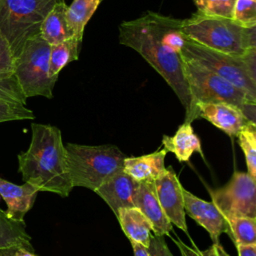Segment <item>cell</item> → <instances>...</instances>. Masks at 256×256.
<instances>
[{"instance_id": "obj_1", "label": "cell", "mask_w": 256, "mask_h": 256, "mask_svg": "<svg viewBox=\"0 0 256 256\" xmlns=\"http://www.w3.org/2000/svg\"><path fill=\"white\" fill-rule=\"evenodd\" d=\"M182 20L154 12L123 22L119 27V42L138 52L172 88L185 108L191 110V94L184 73L181 49L185 35Z\"/></svg>"}, {"instance_id": "obj_2", "label": "cell", "mask_w": 256, "mask_h": 256, "mask_svg": "<svg viewBox=\"0 0 256 256\" xmlns=\"http://www.w3.org/2000/svg\"><path fill=\"white\" fill-rule=\"evenodd\" d=\"M32 138L26 152L18 155L19 172L39 192L67 197L73 189L61 131L51 125H31Z\"/></svg>"}, {"instance_id": "obj_3", "label": "cell", "mask_w": 256, "mask_h": 256, "mask_svg": "<svg viewBox=\"0 0 256 256\" xmlns=\"http://www.w3.org/2000/svg\"><path fill=\"white\" fill-rule=\"evenodd\" d=\"M185 37L212 50L241 56L256 49V27H246L232 18L200 13L182 20Z\"/></svg>"}, {"instance_id": "obj_4", "label": "cell", "mask_w": 256, "mask_h": 256, "mask_svg": "<svg viewBox=\"0 0 256 256\" xmlns=\"http://www.w3.org/2000/svg\"><path fill=\"white\" fill-rule=\"evenodd\" d=\"M183 62L184 73L191 94V110L184 122L192 124L197 119L195 107L198 103L221 102L238 107L250 122L256 123L255 100L212 71L184 59Z\"/></svg>"}, {"instance_id": "obj_5", "label": "cell", "mask_w": 256, "mask_h": 256, "mask_svg": "<svg viewBox=\"0 0 256 256\" xmlns=\"http://www.w3.org/2000/svg\"><path fill=\"white\" fill-rule=\"evenodd\" d=\"M67 166L74 187L95 191L108 178L123 170L124 153L114 145L87 146L68 143Z\"/></svg>"}, {"instance_id": "obj_6", "label": "cell", "mask_w": 256, "mask_h": 256, "mask_svg": "<svg viewBox=\"0 0 256 256\" xmlns=\"http://www.w3.org/2000/svg\"><path fill=\"white\" fill-rule=\"evenodd\" d=\"M181 56L229 81L256 101V49L241 56L230 55L185 37Z\"/></svg>"}, {"instance_id": "obj_7", "label": "cell", "mask_w": 256, "mask_h": 256, "mask_svg": "<svg viewBox=\"0 0 256 256\" xmlns=\"http://www.w3.org/2000/svg\"><path fill=\"white\" fill-rule=\"evenodd\" d=\"M60 0H0V33L15 59L25 43L40 34L43 21Z\"/></svg>"}, {"instance_id": "obj_8", "label": "cell", "mask_w": 256, "mask_h": 256, "mask_svg": "<svg viewBox=\"0 0 256 256\" xmlns=\"http://www.w3.org/2000/svg\"><path fill=\"white\" fill-rule=\"evenodd\" d=\"M51 45L38 34L29 39L16 58L14 75L26 98L43 96L53 98L58 77L49 74Z\"/></svg>"}, {"instance_id": "obj_9", "label": "cell", "mask_w": 256, "mask_h": 256, "mask_svg": "<svg viewBox=\"0 0 256 256\" xmlns=\"http://www.w3.org/2000/svg\"><path fill=\"white\" fill-rule=\"evenodd\" d=\"M256 179L236 171L223 187L210 190L212 203L226 219L250 217L256 219Z\"/></svg>"}, {"instance_id": "obj_10", "label": "cell", "mask_w": 256, "mask_h": 256, "mask_svg": "<svg viewBox=\"0 0 256 256\" xmlns=\"http://www.w3.org/2000/svg\"><path fill=\"white\" fill-rule=\"evenodd\" d=\"M154 185L160 205L171 224L188 235L182 193L183 186L172 167L166 168L154 180Z\"/></svg>"}, {"instance_id": "obj_11", "label": "cell", "mask_w": 256, "mask_h": 256, "mask_svg": "<svg viewBox=\"0 0 256 256\" xmlns=\"http://www.w3.org/2000/svg\"><path fill=\"white\" fill-rule=\"evenodd\" d=\"M182 193L185 213L209 233L214 243H218L220 235L225 233L226 229L223 215L212 202L198 198L185 188L182 189Z\"/></svg>"}, {"instance_id": "obj_12", "label": "cell", "mask_w": 256, "mask_h": 256, "mask_svg": "<svg viewBox=\"0 0 256 256\" xmlns=\"http://www.w3.org/2000/svg\"><path fill=\"white\" fill-rule=\"evenodd\" d=\"M138 186L139 182L122 170L108 178L94 192L117 216L119 209L135 207L134 201Z\"/></svg>"}, {"instance_id": "obj_13", "label": "cell", "mask_w": 256, "mask_h": 256, "mask_svg": "<svg viewBox=\"0 0 256 256\" xmlns=\"http://www.w3.org/2000/svg\"><path fill=\"white\" fill-rule=\"evenodd\" d=\"M195 109L197 119L207 120L231 138H235L240 129L249 122L238 107L228 103H198Z\"/></svg>"}, {"instance_id": "obj_14", "label": "cell", "mask_w": 256, "mask_h": 256, "mask_svg": "<svg viewBox=\"0 0 256 256\" xmlns=\"http://www.w3.org/2000/svg\"><path fill=\"white\" fill-rule=\"evenodd\" d=\"M134 204L152 223L154 235L169 236L172 231V224L160 205L154 181L139 182Z\"/></svg>"}, {"instance_id": "obj_15", "label": "cell", "mask_w": 256, "mask_h": 256, "mask_svg": "<svg viewBox=\"0 0 256 256\" xmlns=\"http://www.w3.org/2000/svg\"><path fill=\"white\" fill-rule=\"evenodd\" d=\"M38 190L29 183L16 185L0 178V196L7 204L6 214L9 218L24 221V217L33 207Z\"/></svg>"}, {"instance_id": "obj_16", "label": "cell", "mask_w": 256, "mask_h": 256, "mask_svg": "<svg viewBox=\"0 0 256 256\" xmlns=\"http://www.w3.org/2000/svg\"><path fill=\"white\" fill-rule=\"evenodd\" d=\"M167 153L163 148L138 157H126L123 170L138 182L154 181L166 169L165 157Z\"/></svg>"}, {"instance_id": "obj_17", "label": "cell", "mask_w": 256, "mask_h": 256, "mask_svg": "<svg viewBox=\"0 0 256 256\" xmlns=\"http://www.w3.org/2000/svg\"><path fill=\"white\" fill-rule=\"evenodd\" d=\"M116 217L131 243H138L148 248L152 237L153 226L140 209L137 207L121 208Z\"/></svg>"}, {"instance_id": "obj_18", "label": "cell", "mask_w": 256, "mask_h": 256, "mask_svg": "<svg viewBox=\"0 0 256 256\" xmlns=\"http://www.w3.org/2000/svg\"><path fill=\"white\" fill-rule=\"evenodd\" d=\"M162 144L167 152L173 153L179 162H189L195 152L203 156L200 138L195 134L191 123L184 122L175 135L163 136Z\"/></svg>"}, {"instance_id": "obj_19", "label": "cell", "mask_w": 256, "mask_h": 256, "mask_svg": "<svg viewBox=\"0 0 256 256\" xmlns=\"http://www.w3.org/2000/svg\"><path fill=\"white\" fill-rule=\"evenodd\" d=\"M66 7L64 0H60L41 25L40 35L50 45H55L74 37L66 20Z\"/></svg>"}, {"instance_id": "obj_20", "label": "cell", "mask_w": 256, "mask_h": 256, "mask_svg": "<svg viewBox=\"0 0 256 256\" xmlns=\"http://www.w3.org/2000/svg\"><path fill=\"white\" fill-rule=\"evenodd\" d=\"M17 247L34 252L24 221L11 219L0 209V248Z\"/></svg>"}, {"instance_id": "obj_21", "label": "cell", "mask_w": 256, "mask_h": 256, "mask_svg": "<svg viewBox=\"0 0 256 256\" xmlns=\"http://www.w3.org/2000/svg\"><path fill=\"white\" fill-rule=\"evenodd\" d=\"M101 0H73L66 7V20L73 36L82 42L84 29L97 10Z\"/></svg>"}, {"instance_id": "obj_22", "label": "cell", "mask_w": 256, "mask_h": 256, "mask_svg": "<svg viewBox=\"0 0 256 256\" xmlns=\"http://www.w3.org/2000/svg\"><path fill=\"white\" fill-rule=\"evenodd\" d=\"M81 41L72 37L63 42L51 45L49 57V74L58 77L60 71L69 63L78 60Z\"/></svg>"}, {"instance_id": "obj_23", "label": "cell", "mask_w": 256, "mask_h": 256, "mask_svg": "<svg viewBox=\"0 0 256 256\" xmlns=\"http://www.w3.org/2000/svg\"><path fill=\"white\" fill-rule=\"evenodd\" d=\"M225 233L235 246L256 244V219L250 217H231L226 219Z\"/></svg>"}, {"instance_id": "obj_24", "label": "cell", "mask_w": 256, "mask_h": 256, "mask_svg": "<svg viewBox=\"0 0 256 256\" xmlns=\"http://www.w3.org/2000/svg\"><path fill=\"white\" fill-rule=\"evenodd\" d=\"M236 137L245 156L248 174L256 179V123L247 122Z\"/></svg>"}, {"instance_id": "obj_25", "label": "cell", "mask_w": 256, "mask_h": 256, "mask_svg": "<svg viewBox=\"0 0 256 256\" xmlns=\"http://www.w3.org/2000/svg\"><path fill=\"white\" fill-rule=\"evenodd\" d=\"M198 13L206 16L232 18L235 0H193Z\"/></svg>"}, {"instance_id": "obj_26", "label": "cell", "mask_w": 256, "mask_h": 256, "mask_svg": "<svg viewBox=\"0 0 256 256\" xmlns=\"http://www.w3.org/2000/svg\"><path fill=\"white\" fill-rule=\"evenodd\" d=\"M0 99L26 105L27 98L14 74H0Z\"/></svg>"}, {"instance_id": "obj_27", "label": "cell", "mask_w": 256, "mask_h": 256, "mask_svg": "<svg viewBox=\"0 0 256 256\" xmlns=\"http://www.w3.org/2000/svg\"><path fill=\"white\" fill-rule=\"evenodd\" d=\"M34 113L26 105L0 99V123L15 120L34 119Z\"/></svg>"}, {"instance_id": "obj_28", "label": "cell", "mask_w": 256, "mask_h": 256, "mask_svg": "<svg viewBox=\"0 0 256 256\" xmlns=\"http://www.w3.org/2000/svg\"><path fill=\"white\" fill-rule=\"evenodd\" d=\"M232 19L246 27H256V1L235 0Z\"/></svg>"}, {"instance_id": "obj_29", "label": "cell", "mask_w": 256, "mask_h": 256, "mask_svg": "<svg viewBox=\"0 0 256 256\" xmlns=\"http://www.w3.org/2000/svg\"><path fill=\"white\" fill-rule=\"evenodd\" d=\"M15 62L16 59L7 40L0 33V74H14Z\"/></svg>"}, {"instance_id": "obj_30", "label": "cell", "mask_w": 256, "mask_h": 256, "mask_svg": "<svg viewBox=\"0 0 256 256\" xmlns=\"http://www.w3.org/2000/svg\"><path fill=\"white\" fill-rule=\"evenodd\" d=\"M147 249L149 256H173L165 242L164 236L152 235Z\"/></svg>"}, {"instance_id": "obj_31", "label": "cell", "mask_w": 256, "mask_h": 256, "mask_svg": "<svg viewBox=\"0 0 256 256\" xmlns=\"http://www.w3.org/2000/svg\"><path fill=\"white\" fill-rule=\"evenodd\" d=\"M173 241L177 244L179 250H180V253H181V256H203L201 254V250H199L196 246H194L193 248L184 244L181 240H175L173 239Z\"/></svg>"}, {"instance_id": "obj_32", "label": "cell", "mask_w": 256, "mask_h": 256, "mask_svg": "<svg viewBox=\"0 0 256 256\" xmlns=\"http://www.w3.org/2000/svg\"><path fill=\"white\" fill-rule=\"evenodd\" d=\"M238 256H256V244L236 246Z\"/></svg>"}, {"instance_id": "obj_33", "label": "cell", "mask_w": 256, "mask_h": 256, "mask_svg": "<svg viewBox=\"0 0 256 256\" xmlns=\"http://www.w3.org/2000/svg\"><path fill=\"white\" fill-rule=\"evenodd\" d=\"M131 244L133 247L134 256H149L148 249L146 247H144L143 245L138 244V243H131Z\"/></svg>"}, {"instance_id": "obj_34", "label": "cell", "mask_w": 256, "mask_h": 256, "mask_svg": "<svg viewBox=\"0 0 256 256\" xmlns=\"http://www.w3.org/2000/svg\"><path fill=\"white\" fill-rule=\"evenodd\" d=\"M17 247H9V248H0V256H15Z\"/></svg>"}, {"instance_id": "obj_35", "label": "cell", "mask_w": 256, "mask_h": 256, "mask_svg": "<svg viewBox=\"0 0 256 256\" xmlns=\"http://www.w3.org/2000/svg\"><path fill=\"white\" fill-rule=\"evenodd\" d=\"M15 256H37V255H35L34 252L28 251V250L23 249V248H19V249H17Z\"/></svg>"}, {"instance_id": "obj_36", "label": "cell", "mask_w": 256, "mask_h": 256, "mask_svg": "<svg viewBox=\"0 0 256 256\" xmlns=\"http://www.w3.org/2000/svg\"><path fill=\"white\" fill-rule=\"evenodd\" d=\"M253 1H256V0H253Z\"/></svg>"}]
</instances>
